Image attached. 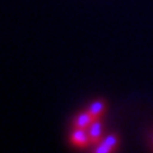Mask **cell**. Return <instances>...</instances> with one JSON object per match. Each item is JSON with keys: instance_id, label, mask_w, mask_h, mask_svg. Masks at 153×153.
<instances>
[{"instance_id": "277c9868", "label": "cell", "mask_w": 153, "mask_h": 153, "mask_svg": "<svg viewBox=\"0 0 153 153\" xmlns=\"http://www.w3.org/2000/svg\"><path fill=\"white\" fill-rule=\"evenodd\" d=\"M87 111L91 114V116H92L94 120H101L102 115L106 111V102H105V100H102V98L94 100L88 106Z\"/></svg>"}, {"instance_id": "6da1fadb", "label": "cell", "mask_w": 153, "mask_h": 153, "mask_svg": "<svg viewBox=\"0 0 153 153\" xmlns=\"http://www.w3.org/2000/svg\"><path fill=\"white\" fill-rule=\"evenodd\" d=\"M69 142L70 144L75 147V148H87L88 146H91V139H89V135H88V130L85 129H74L73 128V131L70 133L69 135Z\"/></svg>"}, {"instance_id": "5b68a950", "label": "cell", "mask_w": 153, "mask_h": 153, "mask_svg": "<svg viewBox=\"0 0 153 153\" xmlns=\"http://www.w3.org/2000/svg\"><path fill=\"white\" fill-rule=\"evenodd\" d=\"M115 151L112 148H110L108 146H106L103 142L98 143L97 146H96V149L93 151V153H114Z\"/></svg>"}, {"instance_id": "7a4b0ae2", "label": "cell", "mask_w": 153, "mask_h": 153, "mask_svg": "<svg viewBox=\"0 0 153 153\" xmlns=\"http://www.w3.org/2000/svg\"><path fill=\"white\" fill-rule=\"evenodd\" d=\"M93 121H94V119L91 116V114L85 110V111L79 112L78 115H75L74 116V119H73V128L74 129H85V130H88Z\"/></svg>"}, {"instance_id": "3957f363", "label": "cell", "mask_w": 153, "mask_h": 153, "mask_svg": "<svg viewBox=\"0 0 153 153\" xmlns=\"http://www.w3.org/2000/svg\"><path fill=\"white\" fill-rule=\"evenodd\" d=\"M102 131H103L102 120H94L92 123V125H91L89 129H88V135H89V139H91V144L97 146L98 143H101Z\"/></svg>"}]
</instances>
